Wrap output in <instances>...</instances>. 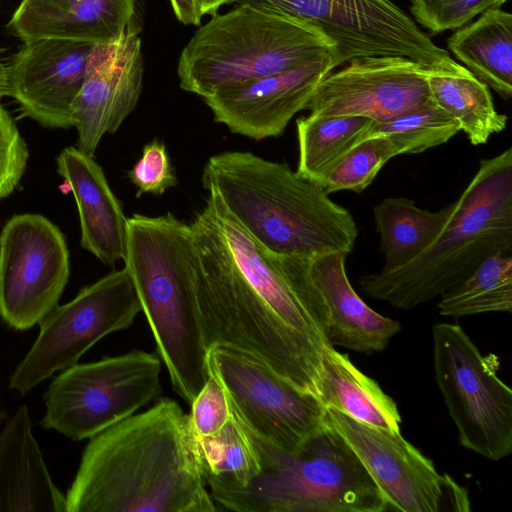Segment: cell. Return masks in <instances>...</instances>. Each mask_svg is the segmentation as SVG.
Masks as SVG:
<instances>
[{
    "instance_id": "cell-5",
    "label": "cell",
    "mask_w": 512,
    "mask_h": 512,
    "mask_svg": "<svg viewBox=\"0 0 512 512\" xmlns=\"http://www.w3.org/2000/svg\"><path fill=\"white\" fill-rule=\"evenodd\" d=\"M190 225L173 214L127 218L125 268L174 391L189 405L209 375L194 291Z\"/></svg>"
},
{
    "instance_id": "cell-10",
    "label": "cell",
    "mask_w": 512,
    "mask_h": 512,
    "mask_svg": "<svg viewBox=\"0 0 512 512\" xmlns=\"http://www.w3.org/2000/svg\"><path fill=\"white\" fill-rule=\"evenodd\" d=\"M142 312L133 280L124 267L83 287L40 322L39 333L9 378L21 395L76 363L105 336L128 329Z\"/></svg>"
},
{
    "instance_id": "cell-3",
    "label": "cell",
    "mask_w": 512,
    "mask_h": 512,
    "mask_svg": "<svg viewBox=\"0 0 512 512\" xmlns=\"http://www.w3.org/2000/svg\"><path fill=\"white\" fill-rule=\"evenodd\" d=\"M202 183L272 254L349 255L354 249L358 228L351 212L286 163L247 151H225L208 159Z\"/></svg>"
},
{
    "instance_id": "cell-23",
    "label": "cell",
    "mask_w": 512,
    "mask_h": 512,
    "mask_svg": "<svg viewBox=\"0 0 512 512\" xmlns=\"http://www.w3.org/2000/svg\"><path fill=\"white\" fill-rule=\"evenodd\" d=\"M318 399L331 408L366 425L400 431L401 416L394 400L378 383L363 374L333 345L322 348Z\"/></svg>"
},
{
    "instance_id": "cell-6",
    "label": "cell",
    "mask_w": 512,
    "mask_h": 512,
    "mask_svg": "<svg viewBox=\"0 0 512 512\" xmlns=\"http://www.w3.org/2000/svg\"><path fill=\"white\" fill-rule=\"evenodd\" d=\"M242 425L249 433L259 454L262 470L244 486L208 487L218 510L237 512H383L390 510L387 500L359 458L326 420L324 427L296 453H288L274 447L254 434L243 423Z\"/></svg>"
},
{
    "instance_id": "cell-35",
    "label": "cell",
    "mask_w": 512,
    "mask_h": 512,
    "mask_svg": "<svg viewBox=\"0 0 512 512\" xmlns=\"http://www.w3.org/2000/svg\"><path fill=\"white\" fill-rule=\"evenodd\" d=\"M189 414L197 438L220 431L231 417L223 388L211 376L191 403Z\"/></svg>"
},
{
    "instance_id": "cell-9",
    "label": "cell",
    "mask_w": 512,
    "mask_h": 512,
    "mask_svg": "<svg viewBox=\"0 0 512 512\" xmlns=\"http://www.w3.org/2000/svg\"><path fill=\"white\" fill-rule=\"evenodd\" d=\"M435 379L466 449L498 461L512 452V391L499 361L483 356L458 324L432 327Z\"/></svg>"
},
{
    "instance_id": "cell-16",
    "label": "cell",
    "mask_w": 512,
    "mask_h": 512,
    "mask_svg": "<svg viewBox=\"0 0 512 512\" xmlns=\"http://www.w3.org/2000/svg\"><path fill=\"white\" fill-rule=\"evenodd\" d=\"M95 45L60 38L24 41L8 65V96L22 116L48 128L72 127L74 104Z\"/></svg>"
},
{
    "instance_id": "cell-21",
    "label": "cell",
    "mask_w": 512,
    "mask_h": 512,
    "mask_svg": "<svg viewBox=\"0 0 512 512\" xmlns=\"http://www.w3.org/2000/svg\"><path fill=\"white\" fill-rule=\"evenodd\" d=\"M346 257L333 252L311 258V276L328 313L326 337L331 345L358 353L380 352L401 324L371 309L356 293L347 277Z\"/></svg>"
},
{
    "instance_id": "cell-24",
    "label": "cell",
    "mask_w": 512,
    "mask_h": 512,
    "mask_svg": "<svg viewBox=\"0 0 512 512\" xmlns=\"http://www.w3.org/2000/svg\"><path fill=\"white\" fill-rule=\"evenodd\" d=\"M430 100L454 118L472 145H482L506 129L488 86L453 59L425 67Z\"/></svg>"
},
{
    "instance_id": "cell-2",
    "label": "cell",
    "mask_w": 512,
    "mask_h": 512,
    "mask_svg": "<svg viewBox=\"0 0 512 512\" xmlns=\"http://www.w3.org/2000/svg\"><path fill=\"white\" fill-rule=\"evenodd\" d=\"M66 512H215L190 416L160 398L91 437Z\"/></svg>"
},
{
    "instance_id": "cell-19",
    "label": "cell",
    "mask_w": 512,
    "mask_h": 512,
    "mask_svg": "<svg viewBox=\"0 0 512 512\" xmlns=\"http://www.w3.org/2000/svg\"><path fill=\"white\" fill-rule=\"evenodd\" d=\"M147 0H21L8 27L20 40L109 43L143 30Z\"/></svg>"
},
{
    "instance_id": "cell-32",
    "label": "cell",
    "mask_w": 512,
    "mask_h": 512,
    "mask_svg": "<svg viewBox=\"0 0 512 512\" xmlns=\"http://www.w3.org/2000/svg\"><path fill=\"white\" fill-rule=\"evenodd\" d=\"M507 0H411L414 19L433 33L457 29Z\"/></svg>"
},
{
    "instance_id": "cell-31",
    "label": "cell",
    "mask_w": 512,
    "mask_h": 512,
    "mask_svg": "<svg viewBox=\"0 0 512 512\" xmlns=\"http://www.w3.org/2000/svg\"><path fill=\"white\" fill-rule=\"evenodd\" d=\"M396 156L397 152L388 139H366L338 163L322 187L328 194L342 190L361 193L373 182L381 168Z\"/></svg>"
},
{
    "instance_id": "cell-28",
    "label": "cell",
    "mask_w": 512,
    "mask_h": 512,
    "mask_svg": "<svg viewBox=\"0 0 512 512\" xmlns=\"http://www.w3.org/2000/svg\"><path fill=\"white\" fill-rule=\"evenodd\" d=\"M439 314L463 317L512 311V253L492 254L470 275L445 291L437 304Z\"/></svg>"
},
{
    "instance_id": "cell-15",
    "label": "cell",
    "mask_w": 512,
    "mask_h": 512,
    "mask_svg": "<svg viewBox=\"0 0 512 512\" xmlns=\"http://www.w3.org/2000/svg\"><path fill=\"white\" fill-rule=\"evenodd\" d=\"M431 102L425 67L405 57L355 58L327 74L306 110L384 122Z\"/></svg>"
},
{
    "instance_id": "cell-14",
    "label": "cell",
    "mask_w": 512,
    "mask_h": 512,
    "mask_svg": "<svg viewBox=\"0 0 512 512\" xmlns=\"http://www.w3.org/2000/svg\"><path fill=\"white\" fill-rule=\"evenodd\" d=\"M326 422L347 442L387 500L403 512L469 511L467 491L405 440L400 431L361 423L335 409Z\"/></svg>"
},
{
    "instance_id": "cell-17",
    "label": "cell",
    "mask_w": 512,
    "mask_h": 512,
    "mask_svg": "<svg viewBox=\"0 0 512 512\" xmlns=\"http://www.w3.org/2000/svg\"><path fill=\"white\" fill-rule=\"evenodd\" d=\"M139 35L96 44L73 108L76 148L93 157L106 133H115L134 110L143 86Z\"/></svg>"
},
{
    "instance_id": "cell-30",
    "label": "cell",
    "mask_w": 512,
    "mask_h": 512,
    "mask_svg": "<svg viewBox=\"0 0 512 512\" xmlns=\"http://www.w3.org/2000/svg\"><path fill=\"white\" fill-rule=\"evenodd\" d=\"M459 132L458 122L431 101L390 120L374 122L365 140L386 138L397 155H409L442 145Z\"/></svg>"
},
{
    "instance_id": "cell-26",
    "label": "cell",
    "mask_w": 512,
    "mask_h": 512,
    "mask_svg": "<svg viewBox=\"0 0 512 512\" xmlns=\"http://www.w3.org/2000/svg\"><path fill=\"white\" fill-rule=\"evenodd\" d=\"M453 203L438 211L418 207L405 197H387L373 207V218L384 257L382 271L398 268L420 254L451 215Z\"/></svg>"
},
{
    "instance_id": "cell-36",
    "label": "cell",
    "mask_w": 512,
    "mask_h": 512,
    "mask_svg": "<svg viewBox=\"0 0 512 512\" xmlns=\"http://www.w3.org/2000/svg\"><path fill=\"white\" fill-rule=\"evenodd\" d=\"M173 12L184 25H199L201 14L195 0H170Z\"/></svg>"
},
{
    "instance_id": "cell-11",
    "label": "cell",
    "mask_w": 512,
    "mask_h": 512,
    "mask_svg": "<svg viewBox=\"0 0 512 512\" xmlns=\"http://www.w3.org/2000/svg\"><path fill=\"white\" fill-rule=\"evenodd\" d=\"M300 19L334 47V67L352 59L398 56L424 67L452 58L392 0H235Z\"/></svg>"
},
{
    "instance_id": "cell-33",
    "label": "cell",
    "mask_w": 512,
    "mask_h": 512,
    "mask_svg": "<svg viewBox=\"0 0 512 512\" xmlns=\"http://www.w3.org/2000/svg\"><path fill=\"white\" fill-rule=\"evenodd\" d=\"M29 150L19 129L0 104V200L19 185L27 166Z\"/></svg>"
},
{
    "instance_id": "cell-12",
    "label": "cell",
    "mask_w": 512,
    "mask_h": 512,
    "mask_svg": "<svg viewBox=\"0 0 512 512\" xmlns=\"http://www.w3.org/2000/svg\"><path fill=\"white\" fill-rule=\"evenodd\" d=\"M208 375L223 388L230 410L274 447L298 452L325 425L319 399L282 378L261 361L235 349L212 346Z\"/></svg>"
},
{
    "instance_id": "cell-38",
    "label": "cell",
    "mask_w": 512,
    "mask_h": 512,
    "mask_svg": "<svg viewBox=\"0 0 512 512\" xmlns=\"http://www.w3.org/2000/svg\"><path fill=\"white\" fill-rule=\"evenodd\" d=\"M8 96V65L4 63L0 49V98Z\"/></svg>"
},
{
    "instance_id": "cell-25",
    "label": "cell",
    "mask_w": 512,
    "mask_h": 512,
    "mask_svg": "<svg viewBox=\"0 0 512 512\" xmlns=\"http://www.w3.org/2000/svg\"><path fill=\"white\" fill-rule=\"evenodd\" d=\"M447 47L502 98L512 95V15L491 8L448 38Z\"/></svg>"
},
{
    "instance_id": "cell-22",
    "label": "cell",
    "mask_w": 512,
    "mask_h": 512,
    "mask_svg": "<svg viewBox=\"0 0 512 512\" xmlns=\"http://www.w3.org/2000/svg\"><path fill=\"white\" fill-rule=\"evenodd\" d=\"M7 511L66 512L65 495L49 473L26 405L0 432V512Z\"/></svg>"
},
{
    "instance_id": "cell-34",
    "label": "cell",
    "mask_w": 512,
    "mask_h": 512,
    "mask_svg": "<svg viewBox=\"0 0 512 512\" xmlns=\"http://www.w3.org/2000/svg\"><path fill=\"white\" fill-rule=\"evenodd\" d=\"M128 177L137 188L136 197L144 193L162 195L178 182L165 144L157 139L143 147L142 156L128 172Z\"/></svg>"
},
{
    "instance_id": "cell-20",
    "label": "cell",
    "mask_w": 512,
    "mask_h": 512,
    "mask_svg": "<svg viewBox=\"0 0 512 512\" xmlns=\"http://www.w3.org/2000/svg\"><path fill=\"white\" fill-rule=\"evenodd\" d=\"M56 164L76 201L82 248L106 265L124 260L127 218L102 167L76 147L64 148Z\"/></svg>"
},
{
    "instance_id": "cell-37",
    "label": "cell",
    "mask_w": 512,
    "mask_h": 512,
    "mask_svg": "<svg viewBox=\"0 0 512 512\" xmlns=\"http://www.w3.org/2000/svg\"><path fill=\"white\" fill-rule=\"evenodd\" d=\"M201 16L208 14L214 16L219 8L235 0H195Z\"/></svg>"
},
{
    "instance_id": "cell-13",
    "label": "cell",
    "mask_w": 512,
    "mask_h": 512,
    "mask_svg": "<svg viewBox=\"0 0 512 512\" xmlns=\"http://www.w3.org/2000/svg\"><path fill=\"white\" fill-rule=\"evenodd\" d=\"M70 275L60 229L40 214L12 216L0 233V318L28 330L56 306Z\"/></svg>"
},
{
    "instance_id": "cell-8",
    "label": "cell",
    "mask_w": 512,
    "mask_h": 512,
    "mask_svg": "<svg viewBox=\"0 0 512 512\" xmlns=\"http://www.w3.org/2000/svg\"><path fill=\"white\" fill-rule=\"evenodd\" d=\"M161 363L155 353L132 350L62 370L43 395V428L90 439L159 396Z\"/></svg>"
},
{
    "instance_id": "cell-27",
    "label": "cell",
    "mask_w": 512,
    "mask_h": 512,
    "mask_svg": "<svg viewBox=\"0 0 512 512\" xmlns=\"http://www.w3.org/2000/svg\"><path fill=\"white\" fill-rule=\"evenodd\" d=\"M374 121L357 116L309 114L296 121L298 165L296 173L323 185L330 172L365 137Z\"/></svg>"
},
{
    "instance_id": "cell-4",
    "label": "cell",
    "mask_w": 512,
    "mask_h": 512,
    "mask_svg": "<svg viewBox=\"0 0 512 512\" xmlns=\"http://www.w3.org/2000/svg\"><path fill=\"white\" fill-rule=\"evenodd\" d=\"M452 203L443 229L415 258L360 276L365 294L411 310L440 297L488 256L512 253V148L482 159Z\"/></svg>"
},
{
    "instance_id": "cell-29",
    "label": "cell",
    "mask_w": 512,
    "mask_h": 512,
    "mask_svg": "<svg viewBox=\"0 0 512 512\" xmlns=\"http://www.w3.org/2000/svg\"><path fill=\"white\" fill-rule=\"evenodd\" d=\"M197 440L208 487L244 486L260 474L259 454L249 433L232 412L220 431Z\"/></svg>"
},
{
    "instance_id": "cell-1",
    "label": "cell",
    "mask_w": 512,
    "mask_h": 512,
    "mask_svg": "<svg viewBox=\"0 0 512 512\" xmlns=\"http://www.w3.org/2000/svg\"><path fill=\"white\" fill-rule=\"evenodd\" d=\"M207 191L205 206L190 224L206 350L219 345L245 353L317 397L328 313L311 276L312 257L268 252L215 191Z\"/></svg>"
},
{
    "instance_id": "cell-7",
    "label": "cell",
    "mask_w": 512,
    "mask_h": 512,
    "mask_svg": "<svg viewBox=\"0 0 512 512\" xmlns=\"http://www.w3.org/2000/svg\"><path fill=\"white\" fill-rule=\"evenodd\" d=\"M332 55L333 45L313 26L271 9L240 3L215 14L180 53V87L202 98L251 80Z\"/></svg>"
},
{
    "instance_id": "cell-18",
    "label": "cell",
    "mask_w": 512,
    "mask_h": 512,
    "mask_svg": "<svg viewBox=\"0 0 512 512\" xmlns=\"http://www.w3.org/2000/svg\"><path fill=\"white\" fill-rule=\"evenodd\" d=\"M325 55L294 69L228 87L203 98L214 120L254 140L278 137L334 69Z\"/></svg>"
}]
</instances>
